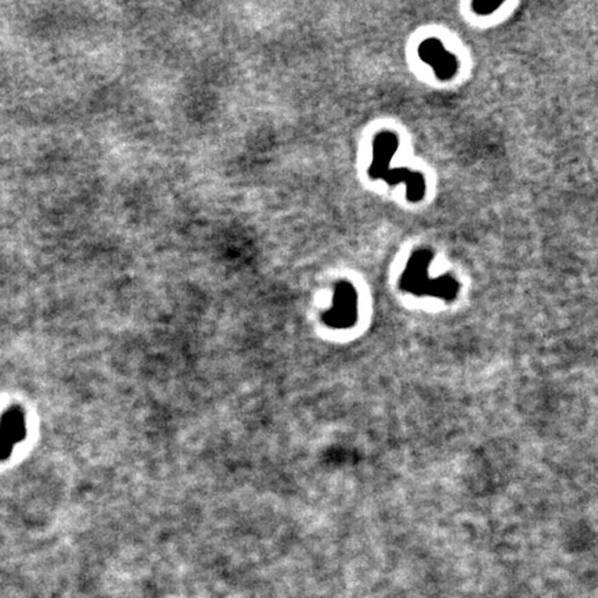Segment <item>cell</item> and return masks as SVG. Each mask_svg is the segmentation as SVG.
<instances>
[{
  "mask_svg": "<svg viewBox=\"0 0 598 598\" xmlns=\"http://www.w3.org/2000/svg\"><path fill=\"white\" fill-rule=\"evenodd\" d=\"M420 54L426 61L434 66L438 77L448 79L449 77L456 74L457 70L456 59L452 54L446 53V50L441 46V42L435 39H430L424 42L423 46L420 48Z\"/></svg>",
  "mask_w": 598,
  "mask_h": 598,
  "instance_id": "cell-2",
  "label": "cell"
},
{
  "mask_svg": "<svg viewBox=\"0 0 598 598\" xmlns=\"http://www.w3.org/2000/svg\"><path fill=\"white\" fill-rule=\"evenodd\" d=\"M503 3L500 2H474L471 5L474 13L479 14V16H488L492 14L493 12H496Z\"/></svg>",
  "mask_w": 598,
  "mask_h": 598,
  "instance_id": "cell-3",
  "label": "cell"
},
{
  "mask_svg": "<svg viewBox=\"0 0 598 598\" xmlns=\"http://www.w3.org/2000/svg\"><path fill=\"white\" fill-rule=\"evenodd\" d=\"M27 423L19 408L9 409L0 420V461L6 460L14 446L26 438Z\"/></svg>",
  "mask_w": 598,
  "mask_h": 598,
  "instance_id": "cell-1",
  "label": "cell"
}]
</instances>
